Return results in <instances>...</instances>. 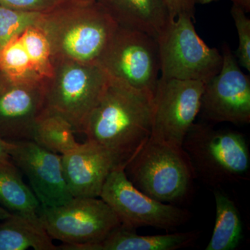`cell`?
I'll return each instance as SVG.
<instances>
[{
	"label": "cell",
	"instance_id": "9c48e42d",
	"mask_svg": "<svg viewBox=\"0 0 250 250\" xmlns=\"http://www.w3.org/2000/svg\"><path fill=\"white\" fill-rule=\"evenodd\" d=\"M100 197L113 210L121 226L129 229L144 227L173 229L190 217L187 210L157 201L136 188L123 167H116L109 174Z\"/></svg>",
	"mask_w": 250,
	"mask_h": 250
},
{
	"label": "cell",
	"instance_id": "4316f807",
	"mask_svg": "<svg viewBox=\"0 0 250 250\" xmlns=\"http://www.w3.org/2000/svg\"><path fill=\"white\" fill-rule=\"evenodd\" d=\"M232 1L233 4L236 6H240L246 13L250 11V0H230Z\"/></svg>",
	"mask_w": 250,
	"mask_h": 250
},
{
	"label": "cell",
	"instance_id": "ac0fdd59",
	"mask_svg": "<svg viewBox=\"0 0 250 250\" xmlns=\"http://www.w3.org/2000/svg\"><path fill=\"white\" fill-rule=\"evenodd\" d=\"M40 218L12 213L0 222V250H57Z\"/></svg>",
	"mask_w": 250,
	"mask_h": 250
},
{
	"label": "cell",
	"instance_id": "8fae6325",
	"mask_svg": "<svg viewBox=\"0 0 250 250\" xmlns=\"http://www.w3.org/2000/svg\"><path fill=\"white\" fill-rule=\"evenodd\" d=\"M220 72L206 82L200 112L212 123L236 125L250 122V78L241 69L226 43L223 46Z\"/></svg>",
	"mask_w": 250,
	"mask_h": 250
},
{
	"label": "cell",
	"instance_id": "8992f818",
	"mask_svg": "<svg viewBox=\"0 0 250 250\" xmlns=\"http://www.w3.org/2000/svg\"><path fill=\"white\" fill-rule=\"evenodd\" d=\"M187 15L171 19L156 39L161 77L206 82L220 72L223 54L208 47L197 34Z\"/></svg>",
	"mask_w": 250,
	"mask_h": 250
},
{
	"label": "cell",
	"instance_id": "f1b7e54d",
	"mask_svg": "<svg viewBox=\"0 0 250 250\" xmlns=\"http://www.w3.org/2000/svg\"><path fill=\"white\" fill-rule=\"evenodd\" d=\"M195 3H198V4H207L212 2V1H215V0H195Z\"/></svg>",
	"mask_w": 250,
	"mask_h": 250
},
{
	"label": "cell",
	"instance_id": "ffe728a7",
	"mask_svg": "<svg viewBox=\"0 0 250 250\" xmlns=\"http://www.w3.org/2000/svg\"><path fill=\"white\" fill-rule=\"evenodd\" d=\"M215 219L214 228L206 250H233L243 239L241 213L236 204L228 195L214 192Z\"/></svg>",
	"mask_w": 250,
	"mask_h": 250
},
{
	"label": "cell",
	"instance_id": "5b68a950",
	"mask_svg": "<svg viewBox=\"0 0 250 250\" xmlns=\"http://www.w3.org/2000/svg\"><path fill=\"white\" fill-rule=\"evenodd\" d=\"M130 182L157 201L174 205L191 193L195 173L187 153L149 138L124 168Z\"/></svg>",
	"mask_w": 250,
	"mask_h": 250
},
{
	"label": "cell",
	"instance_id": "484cf974",
	"mask_svg": "<svg viewBox=\"0 0 250 250\" xmlns=\"http://www.w3.org/2000/svg\"><path fill=\"white\" fill-rule=\"evenodd\" d=\"M11 145L10 141H6L0 136V162L11 161L9 155Z\"/></svg>",
	"mask_w": 250,
	"mask_h": 250
},
{
	"label": "cell",
	"instance_id": "d4e9b609",
	"mask_svg": "<svg viewBox=\"0 0 250 250\" xmlns=\"http://www.w3.org/2000/svg\"><path fill=\"white\" fill-rule=\"evenodd\" d=\"M172 19L180 15H187L194 18L195 0H165Z\"/></svg>",
	"mask_w": 250,
	"mask_h": 250
},
{
	"label": "cell",
	"instance_id": "2e32d148",
	"mask_svg": "<svg viewBox=\"0 0 250 250\" xmlns=\"http://www.w3.org/2000/svg\"><path fill=\"white\" fill-rule=\"evenodd\" d=\"M118 26L156 39L172 18L165 0H96Z\"/></svg>",
	"mask_w": 250,
	"mask_h": 250
},
{
	"label": "cell",
	"instance_id": "4fadbf2b",
	"mask_svg": "<svg viewBox=\"0 0 250 250\" xmlns=\"http://www.w3.org/2000/svg\"><path fill=\"white\" fill-rule=\"evenodd\" d=\"M44 84L0 74V136L8 141L31 140L44 111Z\"/></svg>",
	"mask_w": 250,
	"mask_h": 250
},
{
	"label": "cell",
	"instance_id": "603a6c76",
	"mask_svg": "<svg viewBox=\"0 0 250 250\" xmlns=\"http://www.w3.org/2000/svg\"><path fill=\"white\" fill-rule=\"evenodd\" d=\"M246 11L240 6L233 4L231 9L234 24L238 32V47L236 52L237 62L240 66L250 72V20Z\"/></svg>",
	"mask_w": 250,
	"mask_h": 250
},
{
	"label": "cell",
	"instance_id": "7c38bea8",
	"mask_svg": "<svg viewBox=\"0 0 250 250\" xmlns=\"http://www.w3.org/2000/svg\"><path fill=\"white\" fill-rule=\"evenodd\" d=\"M10 142L11 161L27 177L41 206L57 207L73 198L64 177L62 155L31 140Z\"/></svg>",
	"mask_w": 250,
	"mask_h": 250
},
{
	"label": "cell",
	"instance_id": "83f0119b",
	"mask_svg": "<svg viewBox=\"0 0 250 250\" xmlns=\"http://www.w3.org/2000/svg\"><path fill=\"white\" fill-rule=\"evenodd\" d=\"M11 215H12V213H11L9 210H6V208H4V207L0 205V222L2 221L5 219L9 218Z\"/></svg>",
	"mask_w": 250,
	"mask_h": 250
},
{
	"label": "cell",
	"instance_id": "9a60e30c",
	"mask_svg": "<svg viewBox=\"0 0 250 250\" xmlns=\"http://www.w3.org/2000/svg\"><path fill=\"white\" fill-rule=\"evenodd\" d=\"M62 156L64 177L73 197H100L108 176L119 167L106 149L87 139Z\"/></svg>",
	"mask_w": 250,
	"mask_h": 250
},
{
	"label": "cell",
	"instance_id": "3957f363",
	"mask_svg": "<svg viewBox=\"0 0 250 250\" xmlns=\"http://www.w3.org/2000/svg\"><path fill=\"white\" fill-rule=\"evenodd\" d=\"M52 77L44 84V111L62 117L75 133L84 134L90 115L109 82L98 64L54 59Z\"/></svg>",
	"mask_w": 250,
	"mask_h": 250
},
{
	"label": "cell",
	"instance_id": "f546056e",
	"mask_svg": "<svg viewBox=\"0 0 250 250\" xmlns=\"http://www.w3.org/2000/svg\"><path fill=\"white\" fill-rule=\"evenodd\" d=\"M81 1H86V2H94L96 0H81Z\"/></svg>",
	"mask_w": 250,
	"mask_h": 250
},
{
	"label": "cell",
	"instance_id": "d6986e66",
	"mask_svg": "<svg viewBox=\"0 0 250 250\" xmlns=\"http://www.w3.org/2000/svg\"><path fill=\"white\" fill-rule=\"evenodd\" d=\"M0 205L12 213L39 218L40 202L12 161L0 162Z\"/></svg>",
	"mask_w": 250,
	"mask_h": 250
},
{
	"label": "cell",
	"instance_id": "7a4b0ae2",
	"mask_svg": "<svg viewBox=\"0 0 250 250\" xmlns=\"http://www.w3.org/2000/svg\"><path fill=\"white\" fill-rule=\"evenodd\" d=\"M36 25L48 41L54 59L98 64L118 24L97 2L62 0L41 14Z\"/></svg>",
	"mask_w": 250,
	"mask_h": 250
},
{
	"label": "cell",
	"instance_id": "6da1fadb",
	"mask_svg": "<svg viewBox=\"0 0 250 250\" xmlns=\"http://www.w3.org/2000/svg\"><path fill=\"white\" fill-rule=\"evenodd\" d=\"M153 100L149 94L110 77L83 134L106 149L118 167L125 168L152 134Z\"/></svg>",
	"mask_w": 250,
	"mask_h": 250
},
{
	"label": "cell",
	"instance_id": "30bf717a",
	"mask_svg": "<svg viewBox=\"0 0 250 250\" xmlns=\"http://www.w3.org/2000/svg\"><path fill=\"white\" fill-rule=\"evenodd\" d=\"M205 82L159 77L154 100L151 138L182 147L201 108Z\"/></svg>",
	"mask_w": 250,
	"mask_h": 250
},
{
	"label": "cell",
	"instance_id": "e0dca14e",
	"mask_svg": "<svg viewBox=\"0 0 250 250\" xmlns=\"http://www.w3.org/2000/svg\"><path fill=\"white\" fill-rule=\"evenodd\" d=\"M197 238V231L143 236L121 225L98 243L62 244L60 248L63 250H176L191 246Z\"/></svg>",
	"mask_w": 250,
	"mask_h": 250
},
{
	"label": "cell",
	"instance_id": "ba28073f",
	"mask_svg": "<svg viewBox=\"0 0 250 250\" xmlns=\"http://www.w3.org/2000/svg\"><path fill=\"white\" fill-rule=\"evenodd\" d=\"M39 218L52 239L69 246L98 243L121 225L100 197H73L65 205L41 206Z\"/></svg>",
	"mask_w": 250,
	"mask_h": 250
},
{
	"label": "cell",
	"instance_id": "52a82bcc",
	"mask_svg": "<svg viewBox=\"0 0 250 250\" xmlns=\"http://www.w3.org/2000/svg\"><path fill=\"white\" fill-rule=\"evenodd\" d=\"M98 64L109 77L154 98L160 62L157 41L152 36L118 26Z\"/></svg>",
	"mask_w": 250,
	"mask_h": 250
},
{
	"label": "cell",
	"instance_id": "277c9868",
	"mask_svg": "<svg viewBox=\"0 0 250 250\" xmlns=\"http://www.w3.org/2000/svg\"><path fill=\"white\" fill-rule=\"evenodd\" d=\"M182 148L195 178L208 185L217 187L248 179L249 146L246 136L238 131L195 123L186 135Z\"/></svg>",
	"mask_w": 250,
	"mask_h": 250
},
{
	"label": "cell",
	"instance_id": "5bb4252c",
	"mask_svg": "<svg viewBox=\"0 0 250 250\" xmlns=\"http://www.w3.org/2000/svg\"><path fill=\"white\" fill-rule=\"evenodd\" d=\"M53 70L48 41L36 24L0 49V74L10 79L45 83Z\"/></svg>",
	"mask_w": 250,
	"mask_h": 250
},
{
	"label": "cell",
	"instance_id": "44dd1931",
	"mask_svg": "<svg viewBox=\"0 0 250 250\" xmlns=\"http://www.w3.org/2000/svg\"><path fill=\"white\" fill-rule=\"evenodd\" d=\"M75 130L62 117L42 112L36 122L32 141L50 152L63 155L80 146Z\"/></svg>",
	"mask_w": 250,
	"mask_h": 250
},
{
	"label": "cell",
	"instance_id": "cb8c5ba5",
	"mask_svg": "<svg viewBox=\"0 0 250 250\" xmlns=\"http://www.w3.org/2000/svg\"><path fill=\"white\" fill-rule=\"evenodd\" d=\"M62 0H0V5L25 12L45 14L58 6Z\"/></svg>",
	"mask_w": 250,
	"mask_h": 250
},
{
	"label": "cell",
	"instance_id": "7402d4cb",
	"mask_svg": "<svg viewBox=\"0 0 250 250\" xmlns=\"http://www.w3.org/2000/svg\"><path fill=\"white\" fill-rule=\"evenodd\" d=\"M41 14L17 11L0 5V49L27 27L35 25Z\"/></svg>",
	"mask_w": 250,
	"mask_h": 250
}]
</instances>
